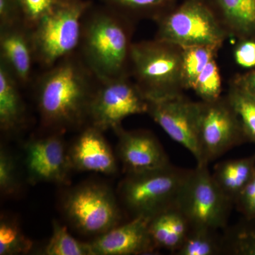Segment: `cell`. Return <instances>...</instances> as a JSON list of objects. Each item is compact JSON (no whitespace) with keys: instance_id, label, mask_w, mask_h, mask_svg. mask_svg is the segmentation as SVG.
Segmentation results:
<instances>
[{"instance_id":"27","label":"cell","mask_w":255,"mask_h":255,"mask_svg":"<svg viewBox=\"0 0 255 255\" xmlns=\"http://www.w3.org/2000/svg\"><path fill=\"white\" fill-rule=\"evenodd\" d=\"M192 90L203 102L216 100L222 96V79L216 59L211 60L201 72Z\"/></svg>"},{"instance_id":"28","label":"cell","mask_w":255,"mask_h":255,"mask_svg":"<svg viewBox=\"0 0 255 255\" xmlns=\"http://www.w3.org/2000/svg\"><path fill=\"white\" fill-rule=\"evenodd\" d=\"M17 162L4 146L0 148V191L4 196H14L20 189Z\"/></svg>"},{"instance_id":"11","label":"cell","mask_w":255,"mask_h":255,"mask_svg":"<svg viewBox=\"0 0 255 255\" xmlns=\"http://www.w3.org/2000/svg\"><path fill=\"white\" fill-rule=\"evenodd\" d=\"M62 132L31 139L23 146L24 164L30 184L66 185L73 170Z\"/></svg>"},{"instance_id":"6","label":"cell","mask_w":255,"mask_h":255,"mask_svg":"<svg viewBox=\"0 0 255 255\" xmlns=\"http://www.w3.org/2000/svg\"><path fill=\"white\" fill-rule=\"evenodd\" d=\"M155 23V38L181 48H222L228 38L206 0H183Z\"/></svg>"},{"instance_id":"20","label":"cell","mask_w":255,"mask_h":255,"mask_svg":"<svg viewBox=\"0 0 255 255\" xmlns=\"http://www.w3.org/2000/svg\"><path fill=\"white\" fill-rule=\"evenodd\" d=\"M119 14L136 22L142 19L156 21L171 11L178 0H100Z\"/></svg>"},{"instance_id":"32","label":"cell","mask_w":255,"mask_h":255,"mask_svg":"<svg viewBox=\"0 0 255 255\" xmlns=\"http://www.w3.org/2000/svg\"><path fill=\"white\" fill-rule=\"evenodd\" d=\"M236 63L242 68L251 69L255 67V40L238 41L234 49Z\"/></svg>"},{"instance_id":"15","label":"cell","mask_w":255,"mask_h":255,"mask_svg":"<svg viewBox=\"0 0 255 255\" xmlns=\"http://www.w3.org/2000/svg\"><path fill=\"white\" fill-rule=\"evenodd\" d=\"M103 131L88 124L68 149L74 170L112 175L118 170L117 158Z\"/></svg>"},{"instance_id":"13","label":"cell","mask_w":255,"mask_h":255,"mask_svg":"<svg viewBox=\"0 0 255 255\" xmlns=\"http://www.w3.org/2000/svg\"><path fill=\"white\" fill-rule=\"evenodd\" d=\"M118 137L117 155L126 174L160 168L170 164L168 155L157 137L149 130H115Z\"/></svg>"},{"instance_id":"1","label":"cell","mask_w":255,"mask_h":255,"mask_svg":"<svg viewBox=\"0 0 255 255\" xmlns=\"http://www.w3.org/2000/svg\"><path fill=\"white\" fill-rule=\"evenodd\" d=\"M98 82L78 52L46 69L36 88L42 125L63 132L88 122L90 102Z\"/></svg>"},{"instance_id":"18","label":"cell","mask_w":255,"mask_h":255,"mask_svg":"<svg viewBox=\"0 0 255 255\" xmlns=\"http://www.w3.org/2000/svg\"><path fill=\"white\" fill-rule=\"evenodd\" d=\"M20 87L14 75L0 63V128L5 133L18 131L26 121V107Z\"/></svg>"},{"instance_id":"9","label":"cell","mask_w":255,"mask_h":255,"mask_svg":"<svg viewBox=\"0 0 255 255\" xmlns=\"http://www.w3.org/2000/svg\"><path fill=\"white\" fill-rule=\"evenodd\" d=\"M198 142L201 160L214 162L231 149L248 142L241 120L226 95L198 102Z\"/></svg>"},{"instance_id":"21","label":"cell","mask_w":255,"mask_h":255,"mask_svg":"<svg viewBox=\"0 0 255 255\" xmlns=\"http://www.w3.org/2000/svg\"><path fill=\"white\" fill-rule=\"evenodd\" d=\"M224 255H255V217H244L222 234Z\"/></svg>"},{"instance_id":"25","label":"cell","mask_w":255,"mask_h":255,"mask_svg":"<svg viewBox=\"0 0 255 255\" xmlns=\"http://www.w3.org/2000/svg\"><path fill=\"white\" fill-rule=\"evenodd\" d=\"M51 237L42 251L46 255H92L90 243H82L73 237L65 226L53 220Z\"/></svg>"},{"instance_id":"8","label":"cell","mask_w":255,"mask_h":255,"mask_svg":"<svg viewBox=\"0 0 255 255\" xmlns=\"http://www.w3.org/2000/svg\"><path fill=\"white\" fill-rule=\"evenodd\" d=\"M233 206L216 184L209 165L196 164L188 176L177 207L187 218L191 228L219 231L227 227Z\"/></svg>"},{"instance_id":"16","label":"cell","mask_w":255,"mask_h":255,"mask_svg":"<svg viewBox=\"0 0 255 255\" xmlns=\"http://www.w3.org/2000/svg\"><path fill=\"white\" fill-rule=\"evenodd\" d=\"M0 63L4 64L21 86L31 82L36 56L31 28L24 23L0 28Z\"/></svg>"},{"instance_id":"23","label":"cell","mask_w":255,"mask_h":255,"mask_svg":"<svg viewBox=\"0 0 255 255\" xmlns=\"http://www.w3.org/2000/svg\"><path fill=\"white\" fill-rule=\"evenodd\" d=\"M216 230L191 228L185 241L175 253L177 255H224L222 235Z\"/></svg>"},{"instance_id":"26","label":"cell","mask_w":255,"mask_h":255,"mask_svg":"<svg viewBox=\"0 0 255 255\" xmlns=\"http://www.w3.org/2000/svg\"><path fill=\"white\" fill-rule=\"evenodd\" d=\"M33 243L20 228L17 221L1 215L0 219V255L26 254L31 251Z\"/></svg>"},{"instance_id":"14","label":"cell","mask_w":255,"mask_h":255,"mask_svg":"<svg viewBox=\"0 0 255 255\" xmlns=\"http://www.w3.org/2000/svg\"><path fill=\"white\" fill-rule=\"evenodd\" d=\"M150 219L132 218L90 243L92 255H150L157 249L149 231Z\"/></svg>"},{"instance_id":"22","label":"cell","mask_w":255,"mask_h":255,"mask_svg":"<svg viewBox=\"0 0 255 255\" xmlns=\"http://www.w3.org/2000/svg\"><path fill=\"white\" fill-rule=\"evenodd\" d=\"M226 97L239 117L248 142L255 144V96L233 78Z\"/></svg>"},{"instance_id":"24","label":"cell","mask_w":255,"mask_h":255,"mask_svg":"<svg viewBox=\"0 0 255 255\" xmlns=\"http://www.w3.org/2000/svg\"><path fill=\"white\" fill-rule=\"evenodd\" d=\"M221 48L215 46L182 48V77L185 90H192L196 79L208 64L216 59Z\"/></svg>"},{"instance_id":"5","label":"cell","mask_w":255,"mask_h":255,"mask_svg":"<svg viewBox=\"0 0 255 255\" xmlns=\"http://www.w3.org/2000/svg\"><path fill=\"white\" fill-rule=\"evenodd\" d=\"M92 4L90 0H58L31 28L36 63L46 70L78 52L84 16Z\"/></svg>"},{"instance_id":"19","label":"cell","mask_w":255,"mask_h":255,"mask_svg":"<svg viewBox=\"0 0 255 255\" xmlns=\"http://www.w3.org/2000/svg\"><path fill=\"white\" fill-rule=\"evenodd\" d=\"M255 170V153L243 158L228 159L216 166L213 177L233 204Z\"/></svg>"},{"instance_id":"29","label":"cell","mask_w":255,"mask_h":255,"mask_svg":"<svg viewBox=\"0 0 255 255\" xmlns=\"http://www.w3.org/2000/svg\"><path fill=\"white\" fill-rule=\"evenodd\" d=\"M165 212L161 213L150 220L149 231L157 249L162 248L175 254L179 245L169 228Z\"/></svg>"},{"instance_id":"2","label":"cell","mask_w":255,"mask_h":255,"mask_svg":"<svg viewBox=\"0 0 255 255\" xmlns=\"http://www.w3.org/2000/svg\"><path fill=\"white\" fill-rule=\"evenodd\" d=\"M134 25L106 5L87 10L78 52L99 80L130 75Z\"/></svg>"},{"instance_id":"31","label":"cell","mask_w":255,"mask_h":255,"mask_svg":"<svg viewBox=\"0 0 255 255\" xmlns=\"http://www.w3.org/2000/svg\"><path fill=\"white\" fill-rule=\"evenodd\" d=\"M23 22L18 0H0V28Z\"/></svg>"},{"instance_id":"30","label":"cell","mask_w":255,"mask_h":255,"mask_svg":"<svg viewBox=\"0 0 255 255\" xmlns=\"http://www.w3.org/2000/svg\"><path fill=\"white\" fill-rule=\"evenodd\" d=\"M18 1L23 23L31 28L53 9L58 0H18Z\"/></svg>"},{"instance_id":"3","label":"cell","mask_w":255,"mask_h":255,"mask_svg":"<svg viewBox=\"0 0 255 255\" xmlns=\"http://www.w3.org/2000/svg\"><path fill=\"white\" fill-rule=\"evenodd\" d=\"M182 48L154 38L134 42L130 75L149 102L184 95Z\"/></svg>"},{"instance_id":"33","label":"cell","mask_w":255,"mask_h":255,"mask_svg":"<svg viewBox=\"0 0 255 255\" xmlns=\"http://www.w3.org/2000/svg\"><path fill=\"white\" fill-rule=\"evenodd\" d=\"M233 78L255 97V70L236 75Z\"/></svg>"},{"instance_id":"7","label":"cell","mask_w":255,"mask_h":255,"mask_svg":"<svg viewBox=\"0 0 255 255\" xmlns=\"http://www.w3.org/2000/svg\"><path fill=\"white\" fill-rule=\"evenodd\" d=\"M62 210L77 231L96 237L121 224L122 219L113 190L97 182L82 183L70 189L63 197Z\"/></svg>"},{"instance_id":"4","label":"cell","mask_w":255,"mask_h":255,"mask_svg":"<svg viewBox=\"0 0 255 255\" xmlns=\"http://www.w3.org/2000/svg\"><path fill=\"white\" fill-rule=\"evenodd\" d=\"M191 169L169 164L160 168L127 173L117 195L132 218L152 219L177 206Z\"/></svg>"},{"instance_id":"17","label":"cell","mask_w":255,"mask_h":255,"mask_svg":"<svg viewBox=\"0 0 255 255\" xmlns=\"http://www.w3.org/2000/svg\"><path fill=\"white\" fill-rule=\"evenodd\" d=\"M228 38L255 40V0H206Z\"/></svg>"},{"instance_id":"10","label":"cell","mask_w":255,"mask_h":255,"mask_svg":"<svg viewBox=\"0 0 255 255\" xmlns=\"http://www.w3.org/2000/svg\"><path fill=\"white\" fill-rule=\"evenodd\" d=\"M149 101L130 75L99 80L90 109L89 124L102 131L115 130L127 117L147 114Z\"/></svg>"},{"instance_id":"12","label":"cell","mask_w":255,"mask_h":255,"mask_svg":"<svg viewBox=\"0 0 255 255\" xmlns=\"http://www.w3.org/2000/svg\"><path fill=\"white\" fill-rule=\"evenodd\" d=\"M147 114L172 140L183 146L201 160L198 142V102L184 95L166 100L149 102Z\"/></svg>"}]
</instances>
